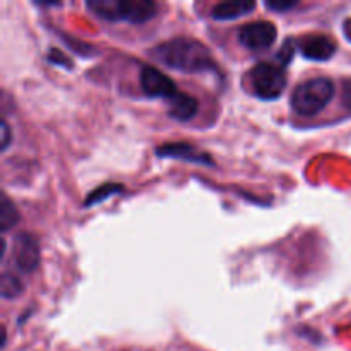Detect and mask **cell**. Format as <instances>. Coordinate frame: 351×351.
I'll list each match as a JSON object with an SVG mask.
<instances>
[{
	"label": "cell",
	"instance_id": "cell-16",
	"mask_svg": "<svg viewBox=\"0 0 351 351\" xmlns=\"http://www.w3.org/2000/svg\"><path fill=\"white\" fill-rule=\"evenodd\" d=\"M48 60H50L51 64H55V65H64V67H71V65H72L71 60H69V58H65L64 55H62V51L53 50V48L48 51Z\"/></svg>",
	"mask_w": 351,
	"mask_h": 351
},
{
	"label": "cell",
	"instance_id": "cell-7",
	"mask_svg": "<svg viewBox=\"0 0 351 351\" xmlns=\"http://www.w3.org/2000/svg\"><path fill=\"white\" fill-rule=\"evenodd\" d=\"M14 263L17 269L23 273H31L40 264V247L36 239L29 233H21L16 239V249H14Z\"/></svg>",
	"mask_w": 351,
	"mask_h": 351
},
{
	"label": "cell",
	"instance_id": "cell-6",
	"mask_svg": "<svg viewBox=\"0 0 351 351\" xmlns=\"http://www.w3.org/2000/svg\"><path fill=\"white\" fill-rule=\"evenodd\" d=\"M141 89L149 98H173L178 93L175 82L158 69L144 65L141 69Z\"/></svg>",
	"mask_w": 351,
	"mask_h": 351
},
{
	"label": "cell",
	"instance_id": "cell-19",
	"mask_svg": "<svg viewBox=\"0 0 351 351\" xmlns=\"http://www.w3.org/2000/svg\"><path fill=\"white\" fill-rule=\"evenodd\" d=\"M343 31H345L346 40H348L350 43H351V19L345 21V24H343Z\"/></svg>",
	"mask_w": 351,
	"mask_h": 351
},
{
	"label": "cell",
	"instance_id": "cell-18",
	"mask_svg": "<svg viewBox=\"0 0 351 351\" xmlns=\"http://www.w3.org/2000/svg\"><path fill=\"white\" fill-rule=\"evenodd\" d=\"M10 144V129L9 123L2 120V151H5Z\"/></svg>",
	"mask_w": 351,
	"mask_h": 351
},
{
	"label": "cell",
	"instance_id": "cell-15",
	"mask_svg": "<svg viewBox=\"0 0 351 351\" xmlns=\"http://www.w3.org/2000/svg\"><path fill=\"white\" fill-rule=\"evenodd\" d=\"M266 7L269 10H276V12H288V10L298 7L297 0H274V2H266Z\"/></svg>",
	"mask_w": 351,
	"mask_h": 351
},
{
	"label": "cell",
	"instance_id": "cell-12",
	"mask_svg": "<svg viewBox=\"0 0 351 351\" xmlns=\"http://www.w3.org/2000/svg\"><path fill=\"white\" fill-rule=\"evenodd\" d=\"M19 221V211L16 204L9 199V195L2 194V202H0V230L2 233H7L10 228L17 225Z\"/></svg>",
	"mask_w": 351,
	"mask_h": 351
},
{
	"label": "cell",
	"instance_id": "cell-10",
	"mask_svg": "<svg viewBox=\"0 0 351 351\" xmlns=\"http://www.w3.org/2000/svg\"><path fill=\"white\" fill-rule=\"evenodd\" d=\"M197 108V99L187 93L178 91L173 98L168 99V113H170L171 119L178 120V122H189V120L194 119Z\"/></svg>",
	"mask_w": 351,
	"mask_h": 351
},
{
	"label": "cell",
	"instance_id": "cell-11",
	"mask_svg": "<svg viewBox=\"0 0 351 351\" xmlns=\"http://www.w3.org/2000/svg\"><path fill=\"white\" fill-rule=\"evenodd\" d=\"M254 9H256V2H240V0H235V2H221L216 3L215 9H213V17L216 21H232L252 12Z\"/></svg>",
	"mask_w": 351,
	"mask_h": 351
},
{
	"label": "cell",
	"instance_id": "cell-20",
	"mask_svg": "<svg viewBox=\"0 0 351 351\" xmlns=\"http://www.w3.org/2000/svg\"><path fill=\"white\" fill-rule=\"evenodd\" d=\"M346 96H348V101H350V105H351V82L348 84V93H346Z\"/></svg>",
	"mask_w": 351,
	"mask_h": 351
},
{
	"label": "cell",
	"instance_id": "cell-14",
	"mask_svg": "<svg viewBox=\"0 0 351 351\" xmlns=\"http://www.w3.org/2000/svg\"><path fill=\"white\" fill-rule=\"evenodd\" d=\"M24 291V285L21 283L19 278H16L10 273L2 274V281H0V293L2 298H16Z\"/></svg>",
	"mask_w": 351,
	"mask_h": 351
},
{
	"label": "cell",
	"instance_id": "cell-9",
	"mask_svg": "<svg viewBox=\"0 0 351 351\" xmlns=\"http://www.w3.org/2000/svg\"><path fill=\"white\" fill-rule=\"evenodd\" d=\"M156 154L161 158H175V160L189 161V163H199V165H215V161L211 160L208 153L204 151L195 149L192 144L187 143H171V144H163L156 149Z\"/></svg>",
	"mask_w": 351,
	"mask_h": 351
},
{
	"label": "cell",
	"instance_id": "cell-13",
	"mask_svg": "<svg viewBox=\"0 0 351 351\" xmlns=\"http://www.w3.org/2000/svg\"><path fill=\"white\" fill-rule=\"evenodd\" d=\"M123 192V185L120 184H105L101 187H98L96 191H93L88 197L84 199V208H91V206L99 204L103 202L105 199L112 197V195L117 194H122Z\"/></svg>",
	"mask_w": 351,
	"mask_h": 351
},
{
	"label": "cell",
	"instance_id": "cell-8",
	"mask_svg": "<svg viewBox=\"0 0 351 351\" xmlns=\"http://www.w3.org/2000/svg\"><path fill=\"white\" fill-rule=\"evenodd\" d=\"M338 50V45L326 34H308L300 41V51L308 60H329Z\"/></svg>",
	"mask_w": 351,
	"mask_h": 351
},
{
	"label": "cell",
	"instance_id": "cell-1",
	"mask_svg": "<svg viewBox=\"0 0 351 351\" xmlns=\"http://www.w3.org/2000/svg\"><path fill=\"white\" fill-rule=\"evenodd\" d=\"M151 57L182 72L218 71L211 50L192 38H173L151 50Z\"/></svg>",
	"mask_w": 351,
	"mask_h": 351
},
{
	"label": "cell",
	"instance_id": "cell-5",
	"mask_svg": "<svg viewBox=\"0 0 351 351\" xmlns=\"http://www.w3.org/2000/svg\"><path fill=\"white\" fill-rule=\"evenodd\" d=\"M278 29L269 21H254L240 27L239 40L245 48L261 51L269 48L276 41Z\"/></svg>",
	"mask_w": 351,
	"mask_h": 351
},
{
	"label": "cell",
	"instance_id": "cell-2",
	"mask_svg": "<svg viewBox=\"0 0 351 351\" xmlns=\"http://www.w3.org/2000/svg\"><path fill=\"white\" fill-rule=\"evenodd\" d=\"M86 7L106 21L143 24L156 16L158 5L151 0H89Z\"/></svg>",
	"mask_w": 351,
	"mask_h": 351
},
{
	"label": "cell",
	"instance_id": "cell-17",
	"mask_svg": "<svg viewBox=\"0 0 351 351\" xmlns=\"http://www.w3.org/2000/svg\"><path fill=\"white\" fill-rule=\"evenodd\" d=\"M293 41H287V43L283 45V48L280 50V53H278V60L283 62V65H287L288 62L291 60V55H293Z\"/></svg>",
	"mask_w": 351,
	"mask_h": 351
},
{
	"label": "cell",
	"instance_id": "cell-4",
	"mask_svg": "<svg viewBox=\"0 0 351 351\" xmlns=\"http://www.w3.org/2000/svg\"><path fill=\"white\" fill-rule=\"evenodd\" d=\"M254 95L261 99H276L287 88V74L281 65L273 62H261L254 65L247 75Z\"/></svg>",
	"mask_w": 351,
	"mask_h": 351
},
{
	"label": "cell",
	"instance_id": "cell-3",
	"mask_svg": "<svg viewBox=\"0 0 351 351\" xmlns=\"http://www.w3.org/2000/svg\"><path fill=\"white\" fill-rule=\"evenodd\" d=\"M336 93L335 82L329 77H315L302 82L291 93V108L304 117H312L329 105Z\"/></svg>",
	"mask_w": 351,
	"mask_h": 351
}]
</instances>
